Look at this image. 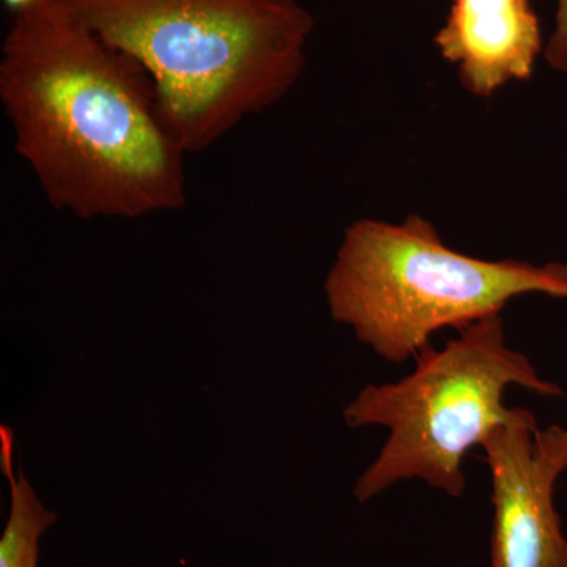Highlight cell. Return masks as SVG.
Masks as SVG:
<instances>
[{
	"label": "cell",
	"mask_w": 567,
	"mask_h": 567,
	"mask_svg": "<svg viewBox=\"0 0 567 567\" xmlns=\"http://www.w3.org/2000/svg\"><path fill=\"white\" fill-rule=\"evenodd\" d=\"M41 0H2L3 7L10 11L11 17L20 14L22 11L32 9L33 6L40 3Z\"/></svg>",
	"instance_id": "obj_9"
},
{
	"label": "cell",
	"mask_w": 567,
	"mask_h": 567,
	"mask_svg": "<svg viewBox=\"0 0 567 567\" xmlns=\"http://www.w3.org/2000/svg\"><path fill=\"white\" fill-rule=\"evenodd\" d=\"M527 293L567 300V264L466 256L420 215L350 224L324 281L336 322L391 363L416 358L439 331L464 330Z\"/></svg>",
	"instance_id": "obj_3"
},
{
	"label": "cell",
	"mask_w": 567,
	"mask_h": 567,
	"mask_svg": "<svg viewBox=\"0 0 567 567\" xmlns=\"http://www.w3.org/2000/svg\"><path fill=\"white\" fill-rule=\"evenodd\" d=\"M544 54L551 69L567 73V0H558L557 25Z\"/></svg>",
	"instance_id": "obj_8"
},
{
	"label": "cell",
	"mask_w": 567,
	"mask_h": 567,
	"mask_svg": "<svg viewBox=\"0 0 567 567\" xmlns=\"http://www.w3.org/2000/svg\"><path fill=\"white\" fill-rule=\"evenodd\" d=\"M14 151L51 207L136 219L188 203L185 156L147 71L59 0L14 14L0 51Z\"/></svg>",
	"instance_id": "obj_1"
},
{
	"label": "cell",
	"mask_w": 567,
	"mask_h": 567,
	"mask_svg": "<svg viewBox=\"0 0 567 567\" xmlns=\"http://www.w3.org/2000/svg\"><path fill=\"white\" fill-rule=\"evenodd\" d=\"M415 360L412 374L364 386L346 406L350 427L388 431L379 456L354 484L360 503L410 480L461 498L466 454L517 416L518 406L505 402L511 386L544 398L565 395L540 377L527 354L507 344L502 312L468 324L443 349L429 346Z\"/></svg>",
	"instance_id": "obj_4"
},
{
	"label": "cell",
	"mask_w": 567,
	"mask_h": 567,
	"mask_svg": "<svg viewBox=\"0 0 567 567\" xmlns=\"http://www.w3.org/2000/svg\"><path fill=\"white\" fill-rule=\"evenodd\" d=\"M147 71L182 151H207L281 102L315 32L298 0H59Z\"/></svg>",
	"instance_id": "obj_2"
},
{
	"label": "cell",
	"mask_w": 567,
	"mask_h": 567,
	"mask_svg": "<svg viewBox=\"0 0 567 567\" xmlns=\"http://www.w3.org/2000/svg\"><path fill=\"white\" fill-rule=\"evenodd\" d=\"M435 44L466 92L491 99L532 78L543 33L532 0H451Z\"/></svg>",
	"instance_id": "obj_6"
},
{
	"label": "cell",
	"mask_w": 567,
	"mask_h": 567,
	"mask_svg": "<svg viewBox=\"0 0 567 567\" xmlns=\"http://www.w3.org/2000/svg\"><path fill=\"white\" fill-rule=\"evenodd\" d=\"M492 477L491 567H567V537L555 506L567 473V427L540 429L518 406L481 445Z\"/></svg>",
	"instance_id": "obj_5"
},
{
	"label": "cell",
	"mask_w": 567,
	"mask_h": 567,
	"mask_svg": "<svg viewBox=\"0 0 567 567\" xmlns=\"http://www.w3.org/2000/svg\"><path fill=\"white\" fill-rule=\"evenodd\" d=\"M14 434L0 425V470L10 484V513L0 537V567H39L40 539L58 514L40 502L22 470L14 472Z\"/></svg>",
	"instance_id": "obj_7"
}]
</instances>
